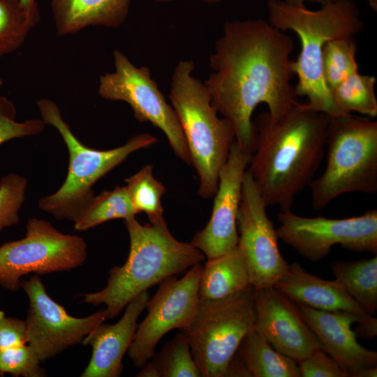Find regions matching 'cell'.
<instances>
[{
	"mask_svg": "<svg viewBox=\"0 0 377 377\" xmlns=\"http://www.w3.org/2000/svg\"><path fill=\"white\" fill-rule=\"evenodd\" d=\"M2 84H3V82H2V80L0 79V87L2 85Z\"/></svg>",
	"mask_w": 377,
	"mask_h": 377,
	"instance_id": "ab89813d",
	"label": "cell"
},
{
	"mask_svg": "<svg viewBox=\"0 0 377 377\" xmlns=\"http://www.w3.org/2000/svg\"><path fill=\"white\" fill-rule=\"evenodd\" d=\"M335 279L369 316L377 310V256L369 259L335 261L331 265Z\"/></svg>",
	"mask_w": 377,
	"mask_h": 377,
	"instance_id": "603a6c76",
	"label": "cell"
},
{
	"mask_svg": "<svg viewBox=\"0 0 377 377\" xmlns=\"http://www.w3.org/2000/svg\"><path fill=\"white\" fill-rule=\"evenodd\" d=\"M295 304L322 349L339 364L346 377H362L367 369L377 367V353L360 344L351 328L353 323H357L354 316Z\"/></svg>",
	"mask_w": 377,
	"mask_h": 377,
	"instance_id": "ac0fdd59",
	"label": "cell"
},
{
	"mask_svg": "<svg viewBox=\"0 0 377 377\" xmlns=\"http://www.w3.org/2000/svg\"><path fill=\"white\" fill-rule=\"evenodd\" d=\"M25 177L14 173L0 179V232L20 221L19 211L27 188Z\"/></svg>",
	"mask_w": 377,
	"mask_h": 377,
	"instance_id": "f546056e",
	"label": "cell"
},
{
	"mask_svg": "<svg viewBox=\"0 0 377 377\" xmlns=\"http://www.w3.org/2000/svg\"><path fill=\"white\" fill-rule=\"evenodd\" d=\"M28 343L26 321L8 317L0 311V349L17 347Z\"/></svg>",
	"mask_w": 377,
	"mask_h": 377,
	"instance_id": "836d02e7",
	"label": "cell"
},
{
	"mask_svg": "<svg viewBox=\"0 0 377 377\" xmlns=\"http://www.w3.org/2000/svg\"><path fill=\"white\" fill-rule=\"evenodd\" d=\"M266 207L253 179L246 171L237 217V245L246 258L255 289L274 286L288 265L279 251L276 229Z\"/></svg>",
	"mask_w": 377,
	"mask_h": 377,
	"instance_id": "5bb4252c",
	"label": "cell"
},
{
	"mask_svg": "<svg viewBox=\"0 0 377 377\" xmlns=\"http://www.w3.org/2000/svg\"><path fill=\"white\" fill-rule=\"evenodd\" d=\"M279 239L304 258L316 262L325 258L332 246L355 252L377 253V210L346 219L304 217L290 210L278 214Z\"/></svg>",
	"mask_w": 377,
	"mask_h": 377,
	"instance_id": "8fae6325",
	"label": "cell"
},
{
	"mask_svg": "<svg viewBox=\"0 0 377 377\" xmlns=\"http://www.w3.org/2000/svg\"><path fill=\"white\" fill-rule=\"evenodd\" d=\"M267 6L268 22L281 31L294 32L300 41V51L290 62L291 72L297 77L296 96H306L313 109L330 117L346 114L338 108L324 82L322 55L327 41L355 36L363 30L355 4L351 0H336L317 10L281 0H268Z\"/></svg>",
	"mask_w": 377,
	"mask_h": 377,
	"instance_id": "3957f363",
	"label": "cell"
},
{
	"mask_svg": "<svg viewBox=\"0 0 377 377\" xmlns=\"http://www.w3.org/2000/svg\"><path fill=\"white\" fill-rule=\"evenodd\" d=\"M274 287L294 302L321 311L354 316L358 323L355 332L361 338L370 339L377 334V319L367 313L337 279H323L293 263L288 265Z\"/></svg>",
	"mask_w": 377,
	"mask_h": 377,
	"instance_id": "e0dca14e",
	"label": "cell"
},
{
	"mask_svg": "<svg viewBox=\"0 0 377 377\" xmlns=\"http://www.w3.org/2000/svg\"><path fill=\"white\" fill-rule=\"evenodd\" d=\"M125 226L130 239L126 262L110 269L103 289L80 295L83 302L105 304L110 319L151 286L200 263L205 258L191 242L177 240L164 219L142 224L134 217L125 220Z\"/></svg>",
	"mask_w": 377,
	"mask_h": 377,
	"instance_id": "277c9868",
	"label": "cell"
},
{
	"mask_svg": "<svg viewBox=\"0 0 377 377\" xmlns=\"http://www.w3.org/2000/svg\"><path fill=\"white\" fill-rule=\"evenodd\" d=\"M37 106L42 120L57 130L68 151L66 179L57 191L38 200L39 208L58 220L75 222L95 195L93 186L98 180L124 162L132 153L157 141L154 135L140 133L114 149L89 148L73 134L64 120L59 106L53 101L41 98L38 101Z\"/></svg>",
	"mask_w": 377,
	"mask_h": 377,
	"instance_id": "8992f818",
	"label": "cell"
},
{
	"mask_svg": "<svg viewBox=\"0 0 377 377\" xmlns=\"http://www.w3.org/2000/svg\"><path fill=\"white\" fill-rule=\"evenodd\" d=\"M326 146V168L309 186L315 209L346 193L377 192L376 121L352 114L330 117Z\"/></svg>",
	"mask_w": 377,
	"mask_h": 377,
	"instance_id": "52a82bcc",
	"label": "cell"
},
{
	"mask_svg": "<svg viewBox=\"0 0 377 377\" xmlns=\"http://www.w3.org/2000/svg\"><path fill=\"white\" fill-rule=\"evenodd\" d=\"M330 117L297 101L277 119L263 112L253 121L254 147L246 171L267 207L290 210L295 196L309 186L324 154Z\"/></svg>",
	"mask_w": 377,
	"mask_h": 377,
	"instance_id": "7a4b0ae2",
	"label": "cell"
},
{
	"mask_svg": "<svg viewBox=\"0 0 377 377\" xmlns=\"http://www.w3.org/2000/svg\"><path fill=\"white\" fill-rule=\"evenodd\" d=\"M357 49L354 36L332 39L325 45L322 71L324 82L331 92L349 75L359 71Z\"/></svg>",
	"mask_w": 377,
	"mask_h": 377,
	"instance_id": "484cf974",
	"label": "cell"
},
{
	"mask_svg": "<svg viewBox=\"0 0 377 377\" xmlns=\"http://www.w3.org/2000/svg\"><path fill=\"white\" fill-rule=\"evenodd\" d=\"M235 355L250 377H301L297 363L278 352L255 330L244 337Z\"/></svg>",
	"mask_w": 377,
	"mask_h": 377,
	"instance_id": "7402d4cb",
	"label": "cell"
},
{
	"mask_svg": "<svg viewBox=\"0 0 377 377\" xmlns=\"http://www.w3.org/2000/svg\"><path fill=\"white\" fill-rule=\"evenodd\" d=\"M154 1H158V2L168 3V2H171L174 0H154Z\"/></svg>",
	"mask_w": 377,
	"mask_h": 377,
	"instance_id": "f35d334b",
	"label": "cell"
},
{
	"mask_svg": "<svg viewBox=\"0 0 377 377\" xmlns=\"http://www.w3.org/2000/svg\"><path fill=\"white\" fill-rule=\"evenodd\" d=\"M131 0H52L59 36L73 34L90 26L117 27L125 21Z\"/></svg>",
	"mask_w": 377,
	"mask_h": 377,
	"instance_id": "ffe728a7",
	"label": "cell"
},
{
	"mask_svg": "<svg viewBox=\"0 0 377 377\" xmlns=\"http://www.w3.org/2000/svg\"><path fill=\"white\" fill-rule=\"evenodd\" d=\"M114 71L100 76L98 94L105 99L127 103L140 122L160 129L182 161L191 165L186 141L177 115L151 78L146 66L137 67L120 50L113 52Z\"/></svg>",
	"mask_w": 377,
	"mask_h": 377,
	"instance_id": "30bf717a",
	"label": "cell"
},
{
	"mask_svg": "<svg viewBox=\"0 0 377 377\" xmlns=\"http://www.w3.org/2000/svg\"><path fill=\"white\" fill-rule=\"evenodd\" d=\"M23 7L34 16L39 17V12L36 0H19Z\"/></svg>",
	"mask_w": 377,
	"mask_h": 377,
	"instance_id": "e575fe53",
	"label": "cell"
},
{
	"mask_svg": "<svg viewBox=\"0 0 377 377\" xmlns=\"http://www.w3.org/2000/svg\"><path fill=\"white\" fill-rule=\"evenodd\" d=\"M255 288L228 297L199 299L196 312L182 330L202 377H226L244 337L255 327Z\"/></svg>",
	"mask_w": 377,
	"mask_h": 377,
	"instance_id": "ba28073f",
	"label": "cell"
},
{
	"mask_svg": "<svg viewBox=\"0 0 377 377\" xmlns=\"http://www.w3.org/2000/svg\"><path fill=\"white\" fill-rule=\"evenodd\" d=\"M251 157V154L242 150L235 141L232 143L219 173L210 219L191 242L207 259L222 256L237 246V217L243 179Z\"/></svg>",
	"mask_w": 377,
	"mask_h": 377,
	"instance_id": "9a60e30c",
	"label": "cell"
},
{
	"mask_svg": "<svg viewBox=\"0 0 377 377\" xmlns=\"http://www.w3.org/2000/svg\"><path fill=\"white\" fill-rule=\"evenodd\" d=\"M150 296L145 291L132 300L124 315L114 324L96 327L82 343L92 348V355L82 377H118L123 371L122 360L133 340L138 317Z\"/></svg>",
	"mask_w": 377,
	"mask_h": 377,
	"instance_id": "d6986e66",
	"label": "cell"
},
{
	"mask_svg": "<svg viewBox=\"0 0 377 377\" xmlns=\"http://www.w3.org/2000/svg\"><path fill=\"white\" fill-rule=\"evenodd\" d=\"M151 359L158 377H202L187 339L181 330Z\"/></svg>",
	"mask_w": 377,
	"mask_h": 377,
	"instance_id": "f1b7e54d",
	"label": "cell"
},
{
	"mask_svg": "<svg viewBox=\"0 0 377 377\" xmlns=\"http://www.w3.org/2000/svg\"><path fill=\"white\" fill-rule=\"evenodd\" d=\"M203 266L190 267L182 278L170 276L159 283L146 304L147 315L137 326L128 350V357L141 368L155 353L159 341L170 331L183 330L191 322L199 302V283Z\"/></svg>",
	"mask_w": 377,
	"mask_h": 377,
	"instance_id": "7c38bea8",
	"label": "cell"
},
{
	"mask_svg": "<svg viewBox=\"0 0 377 377\" xmlns=\"http://www.w3.org/2000/svg\"><path fill=\"white\" fill-rule=\"evenodd\" d=\"M125 182L131 200L138 214H146L150 223L164 219L162 197L166 188L154 176L151 165H145L126 179Z\"/></svg>",
	"mask_w": 377,
	"mask_h": 377,
	"instance_id": "4316f807",
	"label": "cell"
},
{
	"mask_svg": "<svg viewBox=\"0 0 377 377\" xmlns=\"http://www.w3.org/2000/svg\"><path fill=\"white\" fill-rule=\"evenodd\" d=\"M302 377H346L339 364L323 349L297 362Z\"/></svg>",
	"mask_w": 377,
	"mask_h": 377,
	"instance_id": "d6a6232c",
	"label": "cell"
},
{
	"mask_svg": "<svg viewBox=\"0 0 377 377\" xmlns=\"http://www.w3.org/2000/svg\"><path fill=\"white\" fill-rule=\"evenodd\" d=\"M254 309V330L278 352L297 363L322 349L295 302L274 286L255 289Z\"/></svg>",
	"mask_w": 377,
	"mask_h": 377,
	"instance_id": "2e32d148",
	"label": "cell"
},
{
	"mask_svg": "<svg viewBox=\"0 0 377 377\" xmlns=\"http://www.w3.org/2000/svg\"><path fill=\"white\" fill-rule=\"evenodd\" d=\"M45 126V122L38 119L16 121L14 103L6 96H0V145L12 139L40 134Z\"/></svg>",
	"mask_w": 377,
	"mask_h": 377,
	"instance_id": "1f68e13d",
	"label": "cell"
},
{
	"mask_svg": "<svg viewBox=\"0 0 377 377\" xmlns=\"http://www.w3.org/2000/svg\"><path fill=\"white\" fill-rule=\"evenodd\" d=\"M20 286L29 301L25 320L27 344L40 361L54 358L68 347L82 342L107 319L105 309L84 318L69 315L50 297L38 274L22 280Z\"/></svg>",
	"mask_w": 377,
	"mask_h": 377,
	"instance_id": "4fadbf2b",
	"label": "cell"
},
{
	"mask_svg": "<svg viewBox=\"0 0 377 377\" xmlns=\"http://www.w3.org/2000/svg\"><path fill=\"white\" fill-rule=\"evenodd\" d=\"M87 257L82 237L63 233L49 221L33 217L23 238L0 246V286L17 291L24 275L68 271L82 265Z\"/></svg>",
	"mask_w": 377,
	"mask_h": 377,
	"instance_id": "9c48e42d",
	"label": "cell"
},
{
	"mask_svg": "<svg viewBox=\"0 0 377 377\" xmlns=\"http://www.w3.org/2000/svg\"><path fill=\"white\" fill-rule=\"evenodd\" d=\"M194 68L192 60L177 64L169 98L181 124L191 165L198 175V195L207 199L216 193L219 173L235 134L229 121L219 116L204 82L192 75Z\"/></svg>",
	"mask_w": 377,
	"mask_h": 377,
	"instance_id": "5b68a950",
	"label": "cell"
},
{
	"mask_svg": "<svg viewBox=\"0 0 377 377\" xmlns=\"http://www.w3.org/2000/svg\"><path fill=\"white\" fill-rule=\"evenodd\" d=\"M291 37L268 21L256 19L225 23L209 57L213 72L204 82L211 103L232 124L235 142L252 154V115L261 103L269 117L277 119L297 101L290 83Z\"/></svg>",
	"mask_w": 377,
	"mask_h": 377,
	"instance_id": "6da1fadb",
	"label": "cell"
},
{
	"mask_svg": "<svg viewBox=\"0 0 377 377\" xmlns=\"http://www.w3.org/2000/svg\"><path fill=\"white\" fill-rule=\"evenodd\" d=\"M376 82L374 76L355 72L332 92L334 101L343 113L357 112L374 118L377 116Z\"/></svg>",
	"mask_w": 377,
	"mask_h": 377,
	"instance_id": "d4e9b609",
	"label": "cell"
},
{
	"mask_svg": "<svg viewBox=\"0 0 377 377\" xmlns=\"http://www.w3.org/2000/svg\"><path fill=\"white\" fill-rule=\"evenodd\" d=\"M40 360L28 345L0 349V376L41 377L45 376Z\"/></svg>",
	"mask_w": 377,
	"mask_h": 377,
	"instance_id": "4dcf8cb0",
	"label": "cell"
},
{
	"mask_svg": "<svg viewBox=\"0 0 377 377\" xmlns=\"http://www.w3.org/2000/svg\"><path fill=\"white\" fill-rule=\"evenodd\" d=\"M207 3H215L219 2L221 0H200Z\"/></svg>",
	"mask_w": 377,
	"mask_h": 377,
	"instance_id": "74e56055",
	"label": "cell"
},
{
	"mask_svg": "<svg viewBox=\"0 0 377 377\" xmlns=\"http://www.w3.org/2000/svg\"><path fill=\"white\" fill-rule=\"evenodd\" d=\"M334 1L336 0H284L283 1H285L286 3L290 5L302 6H304V3L306 1H309L311 3H317L320 4V6H323L325 4L329 3Z\"/></svg>",
	"mask_w": 377,
	"mask_h": 377,
	"instance_id": "d590c367",
	"label": "cell"
},
{
	"mask_svg": "<svg viewBox=\"0 0 377 377\" xmlns=\"http://www.w3.org/2000/svg\"><path fill=\"white\" fill-rule=\"evenodd\" d=\"M368 3L373 10H377V0H368Z\"/></svg>",
	"mask_w": 377,
	"mask_h": 377,
	"instance_id": "8d00e7d4",
	"label": "cell"
},
{
	"mask_svg": "<svg viewBox=\"0 0 377 377\" xmlns=\"http://www.w3.org/2000/svg\"><path fill=\"white\" fill-rule=\"evenodd\" d=\"M252 286L245 255L237 245L219 257L207 259L203 267L198 295L201 300H213L239 293Z\"/></svg>",
	"mask_w": 377,
	"mask_h": 377,
	"instance_id": "44dd1931",
	"label": "cell"
},
{
	"mask_svg": "<svg viewBox=\"0 0 377 377\" xmlns=\"http://www.w3.org/2000/svg\"><path fill=\"white\" fill-rule=\"evenodd\" d=\"M137 214L126 186H117L94 195L74 222V228L87 230L110 220L125 221Z\"/></svg>",
	"mask_w": 377,
	"mask_h": 377,
	"instance_id": "cb8c5ba5",
	"label": "cell"
},
{
	"mask_svg": "<svg viewBox=\"0 0 377 377\" xmlns=\"http://www.w3.org/2000/svg\"><path fill=\"white\" fill-rule=\"evenodd\" d=\"M38 20L19 0H0V58L19 49Z\"/></svg>",
	"mask_w": 377,
	"mask_h": 377,
	"instance_id": "83f0119b",
	"label": "cell"
}]
</instances>
